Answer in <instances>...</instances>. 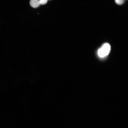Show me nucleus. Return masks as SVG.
Returning <instances> with one entry per match:
<instances>
[{
    "label": "nucleus",
    "instance_id": "nucleus-1",
    "mask_svg": "<svg viewBox=\"0 0 128 128\" xmlns=\"http://www.w3.org/2000/svg\"><path fill=\"white\" fill-rule=\"evenodd\" d=\"M110 49V45L107 43H105L98 50V54L100 57H104L108 54Z\"/></svg>",
    "mask_w": 128,
    "mask_h": 128
},
{
    "label": "nucleus",
    "instance_id": "nucleus-4",
    "mask_svg": "<svg viewBox=\"0 0 128 128\" xmlns=\"http://www.w3.org/2000/svg\"><path fill=\"white\" fill-rule=\"evenodd\" d=\"M47 0H39L40 4L44 5L46 4L47 3Z\"/></svg>",
    "mask_w": 128,
    "mask_h": 128
},
{
    "label": "nucleus",
    "instance_id": "nucleus-2",
    "mask_svg": "<svg viewBox=\"0 0 128 128\" xmlns=\"http://www.w3.org/2000/svg\"><path fill=\"white\" fill-rule=\"evenodd\" d=\"M30 5L34 8L38 7L40 5L39 0H30Z\"/></svg>",
    "mask_w": 128,
    "mask_h": 128
},
{
    "label": "nucleus",
    "instance_id": "nucleus-3",
    "mask_svg": "<svg viewBox=\"0 0 128 128\" xmlns=\"http://www.w3.org/2000/svg\"><path fill=\"white\" fill-rule=\"evenodd\" d=\"M116 3L118 4H122L124 2V0H115Z\"/></svg>",
    "mask_w": 128,
    "mask_h": 128
}]
</instances>
